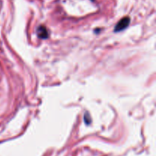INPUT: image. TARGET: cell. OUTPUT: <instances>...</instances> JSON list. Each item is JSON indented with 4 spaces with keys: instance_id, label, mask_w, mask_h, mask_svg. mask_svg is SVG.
Masks as SVG:
<instances>
[{
    "instance_id": "1",
    "label": "cell",
    "mask_w": 156,
    "mask_h": 156,
    "mask_svg": "<svg viewBox=\"0 0 156 156\" xmlns=\"http://www.w3.org/2000/svg\"><path fill=\"white\" fill-rule=\"evenodd\" d=\"M129 22H130V18H128V17H124V18H122L120 21H118V23L117 24V25L115 26V30L116 32L121 31V30H124L129 25Z\"/></svg>"
},
{
    "instance_id": "2",
    "label": "cell",
    "mask_w": 156,
    "mask_h": 156,
    "mask_svg": "<svg viewBox=\"0 0 156 156\" xmlns=\"http://www.w3.org/2000/svg\"><path fill=\"white\" fill-rule=\"evenodd\" d=\"M37 35L39 37L42 38V39H46L48 37V30L44 26H40L37 28Z\"/></svg>"
}]
</instances>
